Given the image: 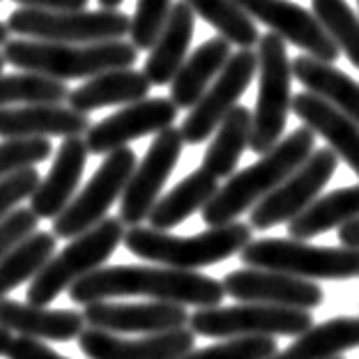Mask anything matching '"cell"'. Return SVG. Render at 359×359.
Listing matches in <instances>:
<instances>
[{"label": "cell", "mask_w": 359, "mask_h": 359, "mask_svg": "<svg viewBox=\"0 0 359 359\" xmlns=\"http://www.w3.org/2000/svg\"><path fill=\"white\" fill-rule=\"evenodd\" d=\"M111 297H150L157 302L208 309L222 304L226 292L222 281L212 276L164 265L100 267L69 288V299L74 304H93Z\"/></svg>", "instance_id": "1"}, {"label": "cell", "mask_w": 359, "mask_h": 359, "mask_svg": "<svg viewBox=\"0 0 359 359\" xmlns=\"http://www.w3.org/2000/svg\"><path fill=\"white\" fill-rule=\"evenodd\" d=\"M316 134L309 127H299L281 138L272 150L260 154L256 164L233 173L224 187L201 210L203 222L208 226H224L235 222L240 215L251 210L258 201L276 189L292 170L299 168L313 152Z\"/></svg>", "instance_id": "2"}, {"label": "cell", "mask_w": 359, "mask_h": 359, "mask_svg": "<svg viewBox=\"0 0 359 359\" xmlns=\"http://www.w3.org/2000/svg\"><path fill=\"white\" fill-rule=\"evenodd\" d=\"M3 58L21 72H35V74L67 81L90 79L111 69H127L136 62L138 51L127 39L62 44L14 37L3 44Z\"/></svg>", "instance_id": "3"}, {"label": "cell", "mask_w": 359, "mask_h": 359, "mask_svg": "<svg viewBox=\"0 0 359 359\" xmlns=\"http://www.w3.org/2000/svg\"><path fill=\"white\" fill-rule=\"evenodd\" d=\"M251 226L242 222H231L224 226H210L191 238L170 235L166 231L132 226L125 231L122 244L132 256L150 260L154 265L196 272L201 267L217 265L228 260L251 242Z\"/></svg>", "instance_id": "4"}, {"label": "cell", "mask_w": 359, "mask_h": 359, "mask_svg": "<svg viewBox=\"0 0 359 359\" xmlns=\"http://www.w3.org/2000/svg\"><path fill=\"white\" fill-rule=\"evenodd\" d=\"M122 238H125V226L118 217H106L90 231L72 238L60 254H53L32 276L26 292L28 302L37 306L51 304L62 290H69L79 279L100 269L113 256L118 244H122Z\"/></svg>", "instance_id": "5"}, {"label": "cell", "mask_w": 359, "mask_h": 359, "mask_svg": "<svg viewBox=\"0 0 359 359\" xmlns=\"http://www.w3.org/2000/svg\"><path fill=\"white\" fill-rule=\"evenodd\" d=\"M247 267L274 269L306 281H339L359 276V249L350 247H313L306 240L263 238L251 240L240 251Z\"/></svg>", "instance_id": "6"}, {"label": "cell", "mask_w": 359, "mask_h": 359, "mask_svg": "<svg viewBox=\"0 0 359 359\" xmlns=\"http://www.w3.org/2000/svg\"><path fill=\"white\" fill-rule=\"evenodd\" d=\"M258 100L251 111V138L249 148L256 154H265L283 138L285 122L290 113V58L285 42L267 32L258 39Z\"/></svg>", "instance_id": "7"}, {"label": "cell", "mask_w": 359, "mask_h": 359, "mask_svg": "<svg viewBox=\"0 0 359 359\" xmlns=\"http://www.w3.org/2000/svg\"><path fill=\"white\" fill-rule=\"evenodd\" d=\"M7 30L21 39L62 44L113 42L129 35V16L120 10H30L19 7L7 16Z\"/></svg>", "instance_id": "8"}, {"label": "cell", "mask_w": 359, "mask_h": 359, "mask_svg": "<svg viewBox=\"0 0 359 359\" xmlns=\"http://www.w3.org/2000/svg\"><path fill=\"white\" fill-rule=\"evenodd\" d=\"M189 330L196 337L238 339V337H299L313 325L311 311L272 304L242 302L235 306H208L189 316Z\"/></svg>", "instance_id": "9"}, {"label": "cell", "mask_w": 359, "mask_h": 359, "mask_svg": "<svg viewBox=\"0 0 359 359\" xmlns=\"http://www.w3.org/2000/svg\"><path fill=\"white\" fill-rule=\"evenodd\" d=\"M134 166L136 152L127 145L106 154L102 166L95 170V175L90 177V182L81 189V194H76L69 201V205L53 219L51 231L55 238L72 240L106 219V212L125 191V184Z\"/></svg>", "instance_id": "10"}, {"label": "cell", "mask_w": 359, "mask_h": 359, "mask_svg": "<svg viewBox=\"0 0 359 359\" xmlns=\"http://www.w3.org/2000/svg\"><path fill=\"white\" fill-rule=\"evenodd\" d=\"M339 166V157L330 148L313 150L299 168L283 180V182L272 189L263 201H258L251 208L249 222L256 231H267L279 224L292 222L302 215L311 203L320 196L327 187L334 170Z\"/></svg>", "instance_id": "11"}, {"label": "cell", "mask_w": 359, "mask_h": 359, "mask_svg": "<svg viewBox=\"0 0 359 359\" xmlns=\"http://www.w3.org/2000/svg\"><path fill=\"white\" fill-rule=\"evenodd\" d=\"M256 74L258 55L254 48H240V51L231 53L224 69L189 109V116L182 120V127H180L182 141L191 145L205 143L210 134H215L219 122L228 116V111L238 106L240 97L247 93Z\"/></svg>", "instance_id": "12"}, {"label": "cell", "mask_w": 359, "mask_h": 359, "mask_svg": "<svg viewBox=\"0 0 359 359\" xmlns=\"http://www.w3.org/2000/svg\"><path fill=\"white\" fill-rule=\"evenodd\" d=\"M182 134L175 127H168L154 136L145 157L134 166L125 191L120 196V222L122 226H141L159 201L168 175L173 173L180 157H182Z\"/></svg>", "instance_id": "13"}, {"label": "cell", "mask_w": 359, "mask_h": 359, "mask_svg": "<svg viewBox=\"0 0 359 359\" xmlns=\"http://www.w3.org/2000/svg\"><path fill=\"white\" fill-rule=\"evenodd\" d=\"M177 118V106L168 97H145L141 102L127 104L125 109L111 113L97 125H90L86 132L88 154H109L136 138L159 134L173 127Z\"/></svg>", "instance_id": "14"}, {"label": "cell", "mask_w": 359, "mask_h": 359, "mask_svg": "<svg viewBox=\"0 0 359 359\" xmlns=\"http://www.w3.org/2000/svg\"><path fill=\"white\" fill-rule=\"evenodd\" d=\"M222 285L228 297L238 302H254V304L311 311L325 302V292L316 281L274 272V269H235L222 281Z\"/></svg>", "instance_id": "15"}, {"label": "cell", "mask_w": 359, "mask_h": 359, "mask_svg": "<svg viewBox=\"0 0 359 359\" xmlns=\"http://www.w3.org/2000/svg\"><path fill=\"white\" fill-rule=\"evenodd\" d=\"M251 19L265 23L269 32L279 35L283 42L299 46L304 55L320 62H334L339 58V46L323 30L313 12L304 10L290 0H235Z\"/></svg>", "instance_id": "16"}, {"label": "cell", "mask_w": 359, "mask_h": 359, "mask_svg": "<svg viewBox=\"0 0 359 359\" xmlns=\"http://www.w3.org/2000/svg\"><path fill=\"white\" fill-rule=\"evenodd\" d=\"M88 327L104 330L111 334H161L177 327H187L189 311L173 302H141V304H122V302H93L83 309Z\"/></svg>", "instance_id": "17"}, {"label": "cell", "mask_w": 359, "mask_h": 359, "mask_svg": "<svg viewBox=\"0 0 359 359\" xmlns=\"http://www.w3.org/2000/svg\"><path fill=\"white\" fill-rule=\"evenodd\" d=\"M196 334L177 327L161 334L125 339L120 334L86 327L79 334V350L88 359H180L194 350Z\"/></svg>", "instance_id": "18"}, {"label": "cell", "mask_w": 359, "mask_h": 359, "mask_svg": "<svg viewBox=\"0 0 359 359\" xmlns=\"http://www.w3.org/2000/svg\"><path fill=\"white\" fill-rule=\"evenodd\" d=\"M88 164V148L81 136L65 138L55 152L51 170L44 180H39L37 189L30 196V210L37 219H55L74 198Z\"/></svg>", "instance_id": "19"}, {"label": "cell", "mask_w": 359, "mask_h": 359, "mask_svg": "<svg viewBox=\"0 0 359 359\" xmlns=\"http://www.w3.org/2000/svg\"><path fill=\"white\" fill-rule=\"evenodd\" d=\"M93 125L88 113L62 104H28L0 109V138H48L81 136Z\"/></svg>", "instance_id": "20"}, {"label": "cell", "mask_w": 359, "mask_h": 359, "mask_svg": "<svg viewBox=\"0 0 359 359\" xmlns=\"http://www.w3.org/2000/svg\"><path fill=\"white\" fill-rule=\"evenodd\" d=\"M0 327L16 332L19 337L67 344L79 339L86 330V320L83 313L72 309H48L5 297L0 299Z\"/></svg>", "instance_id": "21"}, {"label": "cell", "mask_w": 359, "mask_h": 359, "mask_svg": "<svg viewBox=\"0 0 359 359\" xmlns=\"http://www.w3.org/2000/svg\"><path fill=\"white\" fill-rule=\"evenodd\" d=\"M290 111L311 129L313 134H320L330 143L339 159H344L350 170L359 177V125L339 109H334L313 93H297L290 100Z\"/></svg>", "instance_id": "22"}, {"label": "cell", "mask_w": 359, "mask_h": 359, "mask_svg": "<svg viewBox=\"0 0 359 359\" xmlns=\"http://www.w3.org/2000/svg\"><path fill=\"white\" fill-rule=\"evenodd\" d=\"M196 28V14L184 0L173 3L166 23L161 26L157 39L150 48L148 60L143 65V74L150 86H168L177 69L182 67L189 53Z\"/></svg>", "instance_id": "23"}, {"label": "cell", "mask_w": 359, "mask_h": 359, "mask_svg": "<svg viewBox=\"0 0 359 359\" xmlns=\"http://www.w3.org/2000/svg\"><path fill=\"white\" fill-rule=\"evenodd\" d=\"M150 81L138 69H111L102 72L97 76H90L86 83L69 90L67 106L79 113H90L97 109L118 104H134L141 102L150 93Z\"/></svg>", "instance_id": "24"}, {"label": "cell", "mask_w": 359, "mask_h": 359, "mask_svg": "<svg viewBox=\"0 0 359 359\" xmlns=\"http://www.w3.org/2000/svg\"><path fill=\"white\" fill-rule=\"evenodd\" d=\"M231 44L224 37H210L208 42H203L191 55H187L182 67L177 69V74L170 81V97L180 109H191L203 97V93L210 88L212 81L217 79L219 72L224 69V65L231 58Z\"/></svg>", "instance_id": "25"}, {"label": "cell", "mask_w": 359, "mask_h": 359, "mask_svg": "<svg viewBox=\"0 0 359 359\" xmlns=\"http://www.w3.org/2000/svg\"><path fill=\"white\" fill-rule=\"evenodd\" d=\"M290 72L306 88V93L320 97L359 125V83L355 79L334 67L332 62H320L304 53L290 60Z\"/></svg>", "instance_id": "26"}, {"label": "cell", "mask_w": 359, "mask_h": 359, "mask_svg": "<svg viewBox=\"0 0 359 359\" xmlns=\"http://www.w3.org/2000/svg\"><path fill=\"white\" fill-rule=\"evenodd\" d=\"M219 180L208 173L205 168H196L184 180L170 189L168 194L159 196V201L154 203L150 210L148 222L154 231H170L189 219L194 212L205 208V203L217 194Z\"/></svg>", "instance_id": "27"}, {"label": "cell", "mask_w": 359, "mask_h": 359, "mask_svg": "<svg viewBox=\"0 0 359 359\" xmlns=\"http://www.w3.org/2000/svg\"><path fill=\"white\" fill-rule=\"evenodd\" d=\"M359 348V318H330L311 325L292 344L269 359H334Z\"/></svg>", "instance_id": "28"}, {"label": "cell", "mask_w": 359, "mask_h": 359, "mask_svg": "<svg viewBox=\"0 0 359 359\" xmlns=\"http://www.w3.org/2000/svg\"><path fill=\"white\" fill-rule=\"evenodd\" d=\"M355 219H359V184L318 196L302 215L288 222V233L292 240H311Z\"/></svg>", "instance_id": "29"}, {"label": "cell", "mask_w": 359, "mask_h": 359, "mask_svg": "<svg viewBox=\"0 0 359 359\" xmlns=\"http://www.w3.org/2000/svg\"><path fill=\"white\" fill-rule=\"evenodd\" d=\"M251 138V111L247 106H233L228 116L215 129V138L203 154V166L208 173L219 177H231L238 168L242 152L247 150Z\"/></svg>", "instance_id": "30"}, {"label": "cell", "mask_w": 359, "mask_h": 359, "mask_svg": "<svg viewBox=\"0 0 359 359\" xmlns=\"http://www.w3.org/2000/svg\"><path fill=\"white\" fill-rule=\"evenodd\" d=\"M55 240L58 238L53 233L37 231L7 256L0 258V299H5L7 292L16 290L21 283L32 281V276L55 254Z\"/></svg>", "instance_id": "31"}, {"label": "cell", "mask_w": 359, "mask_h": 359, "mask_svg": "<svg viewBox=\"0 0 359 359\" xmlns=\"http://www.w3.org/2000/svg\"><path fill=\"white\" fill-rule=\"evenodd\" d=\"M196 16L210 23L228 44L251 48L258 44L260 32L254 19L235 0H184Z\"/></svg>", "instance_id": "32"}, {"label": "cell", "mask_w": 359, "mask_h": 359, "mask_svg": "<svg viewBox=\"0 0 359 359\" xmlns=\"http://www.w3.org/2000/svg\"><path fill=\"white\" fill-rule=\"evenodd\" d=\"M69 88L65 81L23 72V74H0V109L12 104H62L67 102Z\"/></svg>", "instance_id": "33"}, {"label": "cell", "mask_w": 359, "mask_h": 359, "mask_svg": "<svg viewBox=\"0 0 359 359\" xmlns=\"http://www.w3.org/2000/svg\"><path fill=\"white\" fill-rule=\"evenodd\" d=\"M313 16L339 46V51L359 69V16L346 0H311Z\"/></svg>", "instance_id": "34"}, {"label": "cell", "mask_w": 359, "mask_h": 359, "mask_svg": "<svg viewBox=\"0 0 359 359\" xmlns=\"http://www.w3.org/2000/svg\"><path fill=\"white\" fill-rule=\"evenodd\" d=\"M276 353L279 350L272 337H238L201 350H189L180 359H269Z\"/></svg>", "instance_id": "35"}, {"label": "cell", "mask_w": 359, "mask_h": 359, "mask_svg": "<svg viewBox=\"0 0 359 359\" xmlns=\"http://www.w3.org/2000/svg\"><path fill=\"white\" fill-rule=\"evenodd\" d=\"M170 7L173 0H138L134 16H129V37L136 51H150L168 19Z\"/></svg>", "instance_id": "36"}, {"label": "cell", "mask_w": 359, "mask_h": 359, "mask_svg": "<svg viewBox=\"0 0 359 359\" xmlns=\"http://www.w3.org/2000/svg\"><path fill=\"white\" fill-rule=\"evenodd\" d=\"M53 154L48 138H5L0 143V180L21 168L37 166Z\"/></svg>", "instance_id": "37"}, {"label": "cell", "mask_w": 359, "mask_h": 359, "mask_svg": "<svg viewBox=\"0 0 359 359\" xmlns=\"http://www.w3.org/2000/svg\"><path fill=\"white\" fill-rule=\"evenodd\" d=\"M39 219L30 208H16L0 219V258L23 244L32 233H37Z\"/></svg>", "instance_id": "38"}, {"label": "cell", "mask_w": 359, "mask_h": 359, "mask_svg": "<svg viewBox=\"0 0 359 359\" xmlns=\"http://www.w3.org/2000/svg\"><path fill=\"white\" fill-rule=\"evenodd\" d=\"M39 170L35 166L21 168L16 173L7 175L0 180V219L10 215L12 210H16L21 201H26L32 196V191L39 184Z\"/></svg>", "instance_id": "39"}, {"label": "cell", "mask_w": 359, "mask_h": 359, "mask_svg": "<svg viewBox=\"0 0 359 359\" xmlns=\"http://www.w3.org/2000/svg\"><path fill=\"white\" fill-rule=\"evenodd\" d=\"M7 359H69V357L55 353V350L51 346H46L44 341L16 337L12 341L10 350H7Z\"/></svg>", "instance_id": "40"}, {"label": "cell", "mask_w": 359, "mask_h": 359, "mask_svg": "<svg viewBox=\"0 0 359 359\" xmlns=\"http://www.w3.org/2000/svg\"><path fill=\"white\" fill-rule=\"evenodd\" d=\"M23 7H30V10H53V12H62V10H86L90 0H14Z\"/></svg>", "instance_id": "41"}, {"label": "cell", "mask_w": 359, "mask_h": 359, "mask_svg": "<svg viewBox=\"0 0 359 359\" xmlns=\"http://www.w3.org/2000/svg\"><path fill=\"white\" fill-rule=\"evenodd\" d=\"M339 242L344 244V247L359 249V219L339 226Z\"/></svg>", "instance_id": "42"}, {"label": "cell", "mask_w": 359, "mask_h": 359, "mask_svg": "<svg viewBox=\"0 0 359 359\" xmlns=\"http://www.w3.org/2000/svg\"><path fill=\"white\" fill-rule=\"evenodd\" d=\"M12 341H14L12 332H10V330H5V327H0V357H5V355H7V350H10Z\"/></svg>", "instance_id": "43"}, {"label": "cell", "mask_w": 359, "mask_h": 359, "mask_svg": "<svg viewBox=\"0 0 359 359\" xmlns=\"http://www.w3.org/2000/svg\"><path fill=\"white\" fill-rule=\"evenodd\" d=\"M102 10H118V7L125 3V0H97Z\"/></svg>", "instance_id": "44"}, {"label": "cell", "mask_w": 359, "mask_h": 359, "mask_svg": "<svg viewBox=\"0 0 359 359\" xmlns=\"http://www.w3.org/2000/svg\"><path fill=\"white\" fill-rule=\"evenodd\" d=\"M7 39H10V30H7V26L3 21H0V46H3Z\"/></svg>", "instance_id": "45"}, {"label": "cell", "mask_w": 359, "mask_h": 359, "mask_svg": "<svg viewBox=\"0 0 359 359\" xmlns=\"http://www.w3.org/2000/svg\"><path fill=\"white\" fill-rule=\"evenodd\" d=\"M3 69H5V58H3V53H0V74H3Z\"/></svg>", "instance_id": "46"}, {"label": "cell", "mask_w": 359, "mask_h": 359, "mask_svg": "<svg viewBox=\"0 0 359 359\" xmlns=\"http://www.w3.org/2000/svg\"><path fill=\"white\" fill-rule=\"evenodd\" d=\"M334 359H344V357H341V355H339V357H334Z\"/></svg>", "instance_id": "47"}, {"label": "cell", "mask_w": 359, "mask_h": 359, "mask_svg": "<svg viewBox=\"0 0 359 359\" xmlns=\"http://www.w3.org/2000/svg\"><path fill=\"white\" fill-rule=\"evenodd\" d=\"M357 3H359V0H357Z\"/></svg>", "instance_id": "48"}]
</instances>
